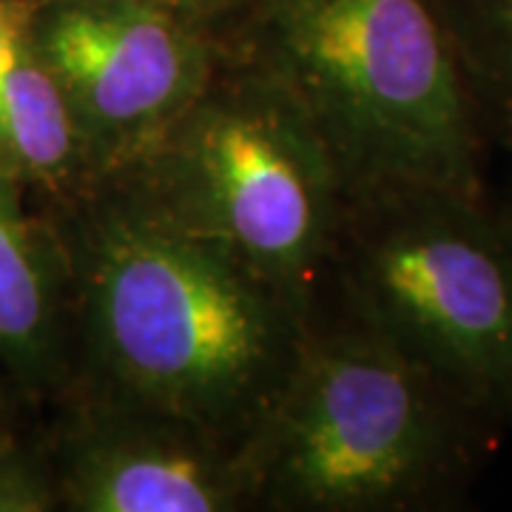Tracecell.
Wrapping results in <instances>:
<instances>
[{
    "label": "cell",
    "instance_id": "obj_1",
    "mask_svg": "<svg viewBox=\"0 0 512 512\" xmlns=\"http://www.w3.org/2000/svg\"><path fill=\"white\" fill-rule=\"evenodd\" d=\"M86 251V345L111 407L245 447L305 345L299 305L137 197L94 222Z\"/></svg>",
    "mask_w": 512,
    "mask_h": 512
},
{
    "label": "cell",
    "instance_id": "obj_6",
    "mask_svg": "<svg viewBox=\"0 0 512 512\" xmlns=\"http://www.w3.org/2000/svg\"><path fill=\"white\" fill-rule=\"evenodd\" d=\"M32 40L100 171L134 168L214 80L200 40L143 0H72L35 23Z\"/></svg>",
    "mask_w": 512,
    "mask_h": 512
},
{
    "label": "cell",
    "instance_id": "obj_4",
    "mask_svg": "<svg viewBox=\"0 0 512 512\" xmlns=\"http://www.w3.org/2000/svg\"><path fill=\"white\" fill-rule=\"evenodd\" d=\"M336 248L359 322L487 424H512V237L484 197H348Z\"/></svg>",
    "mask_w": 512,
    "mask_h": 512
},
{
    "label": "cell",
    "instance_id": "obj_2",
    "mask_svg": "<svg viewBox=\"0 0 512 512\" xmlns=\"http://www.w3.org/2000/svg\"><path fill=\"white\" fill-rule=\"evenodd\" d=\"M262 74L311 123L348 197H484L487 123L439 0H296Z\"/></svg>",
    "mask_w": 512,
    "mask_h": 512
},
{
    "label": "cell",
    "instance_id": "obj_8",
    "mask_svg": "<svg viewBox=\"0 0 512 512\" xmlns=\"http://www.w3.org/2000/svg\"><path fill=\"white\" fill-rule=\"evenodd\" d=\"M80 163L86 154L72 106L29 35L0 63V171L60 180Z\"/></svg>",
    "mask_w": 512,
    "mask_h": 512
},
{
    "label": "cell",
    "instance_id": "obj_9",
    "mask_svg": "<svg viewBox=\"0 0 512 512\" xmlns=\"http://www.w3.org/2000/svg\"><path fill=\"white\" fill-rule=\"evenodd\" d=\"M55 336L52 262L23 211L15 177L0 171V362L37 376L49 365Z\"/></svg>",
    "mask_w": 512,
    "mask_h": 512
},
{
    "label": "cell",
    "instance_id": "obj_12",
    "mask_svg": "<svg viewBox=\"0 0 512 512\" xmlns=\"http://www.w3.org/2000/svg\"><path fill=\"white\" fill-rule=\"evenodd\" d=\"M35 9L26 0H0V63L15 52L20 40L32 35Z\"/></svg>",
    "mask_w": 512,
    "mask_h": 512
},
{
    "label": "cell",
    "instance_id": "obj_7",
    "mask_svg": "<svg viewBox=\"0 0 512 512\" xmlns=\"http://www.w3.org/2000/svg\"><path fill=\"white\" fill-rule=\"evenodd\" d=\"M57 487L60 504L80 512H225L254 501L245 447L123 407L74 436Z\"/></svg>",
    "mask_w": 512,
    "mask_h": 512
},
{
    "label": "cell",
    "instance_id": "obj_10",
    "mask_svg": "<svg viewBox=\"0 0 512 512\" xmlns=\"http://www.w3.org/2000/svg\"><path fill=\"white\" fill-rule=\"evenodd\" d=\"M444 12L484 123L512 140V0H464Z\"/></svg>",
    "mask_w": 512,
    "mask_h": 512
},
{
    "label": "cell",
    "instance_id": "obj_14",
    "mask_svg": "<svg viewBox=\"0 0 512 512\" xmlns=\"http://www.w3.org/2000/svg\"><path fill=\"white\" fill-rule=\"evenodd\" d=\"M501 220H504V225H507V231H510V237H512V208L504 214V217H501Z\"/></svg>",
    "mask_w": 512,
    "mask_h": 512
},
{
    "label": "cell",
    "instance_id": "obj_3",
    "mask_svg": "<svg viewBox=\"0 0 512 512\" xmlns=\"http://www.w3.org/2000/svg\"><path fill=\"white\" fill-rule=\"evenodd\" d=\"M484 419L376 330L308 339L245 444L254 501L279 510H410L467 478Z\"/></svg>",
    "mask_w": 512,
    "mask_h": 512
},
{
    "label": "cell",
    "instance_id": "obj_13",
    "mask_svg": "<svg viewBox=\"0 0 512 512\" xmlns=\"http://www.w3.org/2000/svg\"><path fill=\"white\" fill-rule=\"evenodd\" d=\"M143 3H154V6H165V9H171V12H177L180 6H188L191 0H143Z\"/></svg>",
    "mask_w": 512,
    "mask_h": 512
},
{
    "label": "cell",
    "instance_id": "obj_11",
    "mask_svg": "<svg viewBox=\"0 0 512 512\" xmlns=\"http://www.w3.org/2000/svg\"><path fill=\"white\" fill-rule=\"evenodd\" d=\"M60 507L57 478L20 447L0 441V512H49Z\"/></svg>",
    "mask_w": 512,
    "mask_h": 512
},
{
    "label": "cell",
    "instance_id": "obj_5",
    "mask_svg": "<svg viewBox=\"0 0 512 512\" xmlns=\"http://www.w3.org/2000/svg\"><path fill=\"white\" fill-rule=\"evenodd\" d=\"M128 171L131 197L225 245L299 308L348 205L322 140L265 74L211 80Z\"/></svg>",
    "mask_w": 512,
    "mask_h": 512
}]
</instances>
